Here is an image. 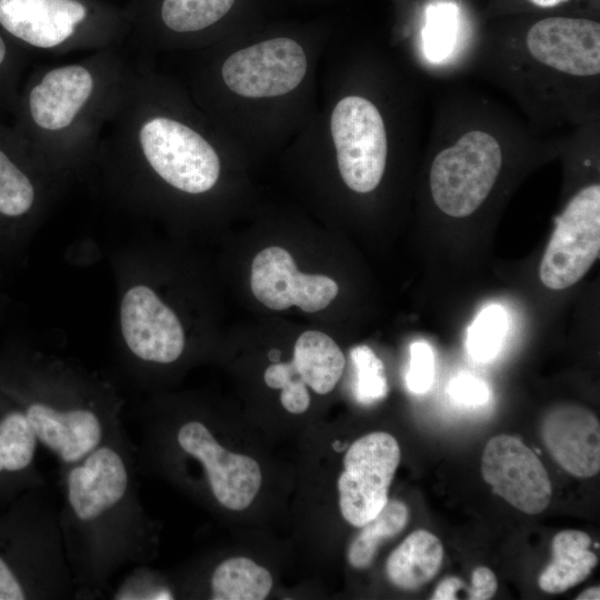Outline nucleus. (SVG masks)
<instances>
[{"label":"nucleus","instance_id":"1","mask_svg":"<svg viewBox=\"0 0 600 600\" xmlns=\"http://www.w3.org/2000/svg\"><path fill=\"white\" fill-rule=\"evenodd\" d=\"M139 473L124 424L81 460L59 464L58 520L74 599L101 598L120 571L154 557L157 530L140 500Z\"/></svg>","mask_w":600,"mask_h":600},{"label":"nucleus","instance_id":"2","mask_svg":"<svg viewBox=\"0 0 600 600\" xmlns=\"http://www.w3.org/2000/svg\"><path fill=\"white\" fill-rule=\"evenodd\" d=\"M130 67L124 47L38 66L21 84L11 124L48 168L94 158Z\"/></svg>","mask_w":600,"mask_h":600},{"label":"nucleus","instance_id":"3","mask_svg":"<svg viewBox=\"0 0 600 600\" xmlns=\"http://www.w3.org/2000/svg\"><path fill=\"white\" fill-rule=\"evenodd\" d=\"M0 388L59 464L81 460L122 424L120 402L100 383L20 350L0 358Z\"/></svg>","mask_w":600,"mask_h":600},{"label":"nucleus","instance_id":"4","mask_svg":"<svg viewBox=\"0 0 600 600\" xmlns=\"http://www.w3.org/2000/svg\"><path fill=\"white\" fill-rule=\"evenodd\" d=\"M76 588L48 484L0 513V600L74 599Z\"/></svg>","mask_w":600,"mask_h":600},{"label":"nucleus","instance_id":"5","mask_svg":"<svg viewBox=\"0 0 600 600\" xmlns=\"http://www.w3.org/2000/svg\"><path fill=\"white\" fill-rule=\"evenodd\" d=\"M0 30L30 54L123 47L126 9L100 0H0Z\"/></svg>","mask_w":600,"mask_h":600},{"label":"nucleus","instance_id":"6","mask_svg":"<svg viewBox=\"0 0 600 600\" xmlns=\"http://www.w3.org/2000/svg\"><path fill=\"white\" fill-rule=\"evenodd\" d=\"M501 162L494 137L480 130L467 132L433 159L430 189L434 203L450 217L471 214L487 199Z\"/></svg>","mask_w":600,"mask_h":600},{"label":"nucleus","instance_id":"7","mask_svg":"<svg viewBox=\"0 0 600 600\" xmlns=\"http://www.w3.org/2000/svg\"><path fill=\"white\" fill-rule=\"evenodd\" d=\"M330 132L347 187L358 193L374 190L388 156L386 127L378 108L360 96L342 98L332 110Z\"/></svg>","mask_w":600,"mask_h":600},{"label":"nucleus","instance_id":"8","mask_svg":"<svg viewBox=\"0 0 600 600\" xmlns=\"http://www.w3.org/2000/svg\"><path fill=\"white\" fill-rule=\"evenodd\" d=\"M236 0H131L126 8L129 33L126 50L136 58L193 41L211 30Z\"/></svg>","mask_w":600,"mask_h":600},{"label":"nucleus","instance_id":"9","mask_svg":"<svg viewBox=\"0 0 600 600\" xmlns=\"http://www.w3.org/2000/svg\"><path fill=\"white\" fill-rule=\"evenodd\" d=\"M600 252V186L580 190L557 220L543 253L539 276L549 289L562 290L577 283Z\"/></svg>","mask_w":600,"mask_h":600},{"label":"nucleus","instance_id":"10","mask_svg":"<svg viewBox=\"0 0 600 600\" xmlns=\"http://www.w3.org/2000/svg\"><path fill=\"white\" fill-rule=\"evenodd\" d=\"M400 457L398 441L387 432L366 434L350 446L338 479L339 506L346 521L362 527L384 507Z\"/></svg>","mask_w":600,"mask_h":600},{"label":"nucleus","instance_id":"11","mask_svg":"<svg viewBox=\"0 0 600 600\" xmlns=\"http://www.w3.org/2000/svg\"><path fill=\"white\" fill-rule=\"evenodd\" d=\"M307 70L303 48L293 39L278 37L230 53L220 64L219 79L239 97L274 98L298 88Z\"/></svg>","mask_w":600,"mask_h":600},{"label":"nucleus","instance_id":"12","mask_svg":"<svg viewBox=\"0 0 600 600\" xmlns=\"http://www.w3.org/2000/svg\"><path fill=\"white\" fill-rule=\"evenodd\" d=\"M173 446L197 462L212 497L222 507L239 511L251 504L262 481L258 462L227 450L200 420H187L174 429Z\"/></svg>","mask_w":600,"mask_h":600},{"label":"nucleus","instance_id":"13","mask_svg":"<svg viewBox=\"0 0 600 600\" xmlns=\"http://www.w3.org/2000/svg\"><path fill=\"white\" fill-rule=\"evenodd\" d=\"M481 471L497 494L524 513H540L551 501L552 488L546 468L514 436L499 434L488 441Z\"/></svg>","mask_w":600,"mask_h":600},{"label":"nucleus","instance_id":"14","mask_svg":"<svg viewBox=\"0 0 600 600\" xmlns=\"http://www.w3.org/2000/svg\"><path fill=\"white\" fill-rule=\"evenodd\" d=\"M251 290L270 309L286 310L297 306L312 313L329 306L338 294L339 287L327 276L298 271L292 256L286 249L269 247L253 258Z\"/></svg>","mask_w":600,"mask_h":600},{"label":"nucleus","instance_id":"15","mask_svg":"<svg viewBox=\"0 0 600 600\" xmlns=\"http://www.w3.org/2000/svg\"><path fill=\"white\" fill-rule=\"evenodd\" d=\"M120 324L127 347L143 362L168 364L183 352L186 340L179 319L147 286H134L126 292Z\"/></svg>","mask_w":600,"mask_h":600},{"label":"nucleus","instance_id":"16","mask_svg":"<svg viewBox=\"0 0 600 600\" xmlns=\"http://www.w3.org/2000/svg\"><path fill=\"white\" fill-rule=\"evenodd\" d=\"M526 43L539 62L571 76L600 72V24L588 19L551 17L536 22Z\"/></svg>","mask_w":600,"mask_h":600},{"label":"nucleus","instance_id":"17","mask_svg":"<svg viewBox=\"0 0 600 600\" xmlns=\"http://www.w3.org/2000/svg\"><path fill=\"white\" fill-rule=\"evenodd\" d=\"M48 169L12 124L0 120V231L36 212Z\"/></svg>","mask_w":600,"mask_h":600},{"label":"nucleus","instance_id":"18","mask_svg":"<svg viewBox=\"0 0 600 600\" xmlns=\"http://www.w3.org/2000/svg\"><path fill=\"white\" fill-rule=\"evenodd\" d=\"M541 438L550 456L569 473L590 478L600 470V424L587 408L561 403L546 412Z\"/></svg>","mask_w":600,"mask_h":600},{"label":"nucleus","instance_id":"19","mask_svg":"<svg viewBox=\"0 0 600 600\" xmlns=\"http://www.w3.org/2000/svg\"><path fill=\"white\" fill-rule=\"evenodd\" d=\"M39 440L21 407L0 388V507L47 481L37 464Z\"/></svg>","mask_w":600,"mask_h":600},{"label":"nucleus","instance_id":"20","mask_svg":"<svg viewBox=\"0 0 600 600\" xmlns=\"http://www.w3.org/2000/svg\"><path fill=\"white\" fill-rule=\"evenodd\" d=\"M442 560L441 541L430 531L419 529L391 552L386 563V572L396 587L414 590L438 573Z\"/></svg>","mask_w":600,"mask_h":600},{"label":"nucleus","instance_id":"21","mask_svg":"<svg viewBox=\"0 0 600 600\" xmlns=\"http://www.w3.org/2000/svg\"><path fill=\"white\" fill-rule=\"evenodd\" d=\"M590 544L583 531L558 532L552 539V560L541 572L539 587L548 593H561L586 580L598 562Z\"/></svg>","mask_w":600,"mask_h":600},{"label":"nucleus","instance_id":"22","mask_svg":"<svg viewBox=\"0 0 600 600\" xmlns=\"http://www.w3.org/2000/svg\"><path fill=\"white\" fill-rule=\"evenodd\" d=\"M291 362L307 386L319 394H327L341 378L346 359L331 337L309 330L297 339Z\"/></svg>","mask_w":600,"mask_h":600},{"label":"nucleus","instance_id":"23","mask_svg":"<svg viewBox=\"0 0 600 600\" xmlns=\"http://www.w3.org/2000/svg\"><path fill=\"white\" fill-rule=\"evenodd\" d=\"M270 572L244 557L230 558L210 578L212 600H263L272 588Z\"/></svg>","mask_w":600,"mask_h":600},{"label":"nucleus","instance_id":"24","mask_svg":"<svg viewBox=\"0 0 600 600\" xmlns=\"http://www.w3.org/2000/svg\"><path fill=\"white\" fill-rule=\"evenodd\" d=\"M409 521V509L399 500H388L384 507L361 528L348 549V561L356 569L371 566L380 544L399 534Z\"/></svg>","mask_w":600,"mask_h":600},{"label":"nucleus","instance_id":"25","mask_svg":"<svg viewBox=\"0 0 600 600\" xmlns=\"http://www.w3.org/2000/svg\"><path fill=\"white\" fill-rule=\"evenodd\" d=\"M508 331V314L498 303L484 307L468 329L467 350L477 362L491 361L499 353Z\"/></svg>","mask_w":600,"mask_h":600},{"label":"nucleus","instance_id":"26","mask_svg":"<svg viewBox=\"0 0 600 600\" xmlns=\"http://www.w3.org/2000/svg\"><path fill=\"white\" fill-rule=\"evenodd\" d=\"M31 54L0 30V120L11 119Z\"/></svg>","mask_w":600,"mask_h":600},{"label":"nucleus","instance_id":"27","mask_svg":"<svg viewBox=\"0 0 600 600\" xmlns=\"http://www.w3.org/2000/svg\"><path fill=\"white\" fill-rule=\"evenodd\" d=\"M350 356L356 369L357 400L370 404L383 399L388 393V382L382 361L364 344L354 347Z\"/></svg>","mask_w":600,"mask_h":600},{"label":"nucleus","instance_id":"28","mask_svg":"<svg viewBox=\"0 0 600 600\" xmlns=\"http://www.w3.org/2000/svg\"><path fill=\"white\" fill-rule=\"evenodd\" d=\"M264 382L272 389H280L283 408L294 414L303 413L310 406L307 384L297 373L292 362L272 363L264 371Z\"/></svg>","mask_w":600,"mask_h":600},{"label":"nucleus","instance_id":"29","mask_svg":"<svg viewBox=\"0 0 600 600\" xmlns=\"http://www.w3.org/2000/svg\"><path fill=\"white\" fill-rule=\"evenodd\" d=\"M153 579L146 564L133 566L127 569L124 576L110 591V598L116 600L172 599L171 591L153 582Z\"/></svg>","mask_w":600,"mask_h":600},{"label":"nucleus","instance_id":"30","mask_svg":"<svg viewBox=\"0 0 600 600\" xmlns=\"http://www.w3.org/2000/svg\"><path fill=\"white\" fill-rule=\"evenodd\" d=\"M434 379V354L426 341L410 346L409 369L406 376L408 389L416 394L429 391Z\"/></svg>","mask_w":600,"mask_h":600},{"label":"nucleus","instance_id":"31","mask_svg":"<svg viewBox=\"0 0 600 600\" xmlns=\"http://www.w3.org/2000/svg\"><path fill=\"white\" fill-rule=\"evenodd\" d=\"M448 393L454 402L471 407L486 403L491 396L489 386L469 372L454 376L448 384Z\"/></svg>","mask_w":600,"mask_h":600},{"label":"nucleus","instance_id":"32","mask_svg":"<svg viewBox=\"0 0 600 600\" xmlns=\"http://www.w3.org/2000/svg\"><path fill=\"white\" fill-rule=\"evenodd\" d=\"M498 582L494 573L487 567H478L471 576V586L468 598L471 600H487L497 592Z\"/></svg>","mask_w":600,"mask_h":600},{"label":"nucleus","instance_id":"33","mask_svg":"<svg viewBox=\"0 0 600 600\" xmlns=\"http://www.w3.org/2000/svg\"><path fill=\"white\" fill-rule=\"evenodd\" d=\"M464 588V583L458 577H448L443 579L434 590L432 600H452L457 599V591Z\"/></svg>","mask_w":600,"mask_h":600},{"label":"nucleus","instance_id":"34","mask_svg":"<svg viewBox=\"0 0 600 600\" xmlns=\"http://www.w3.org/2000/svg\"><path fill=\"white\" fill-rule=\"evenodd\" d=\"M577 600H599L600 599V588L590 587L582 591L577 598Z\"/></svg>","mask_w":600,"mask_h":600},{"label":"nucleus","instance_id":"35","mask_svg":"<svg viewBox=\"0 0 600 600\" xmlns=\"http://www.w3.org/2000/svg\"><path fill=\"white\" fill-rule=\"evenodd\" d=\"M530 1L539 7L550 8V7H556L567 0H530Z\"/></svg>","mask_w":600,"mask_h":600},{"label":"nucleus","instance_id":"36","mask_svg":"<svg viewBox=\"0 0 600 600\" xmlns=\"http://www.w3.org/2000/svg\"><path fill=\"white\" fill-rule=\"evenodd\" d=\"M280 352L278 350H271L269 353V358L276 362L279 359Z\"/></svg>","mask_w":600,"mask_h":600}]
</instances>
